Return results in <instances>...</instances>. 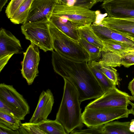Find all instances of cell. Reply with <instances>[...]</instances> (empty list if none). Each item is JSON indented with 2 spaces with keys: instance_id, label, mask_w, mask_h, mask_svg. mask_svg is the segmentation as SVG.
<instances>
[{
  "instance_id": "1",
  "label": "cell",
  "mask_w": 134,
  "mask_h": 134,
  "mask_svg": "<svg viewBox=\"0 0 134 134\" xmlns=\"http://www.w3.org/2000/svg\"><path fill=\"white\" fill-rule=\"evenodd\" d=\"M52 57L54 71L74 85L81 103L86 100L96 99L104 94L88 62H77L67 58L53 50Z\"/></svg>"
},
{
  "instance_id": "2",
  "label": "cell",
  "mask_w": 134,
  "mask_h": 134,
  "mask_svg": "<svg viewBox=\"0 0 134 134\" xmlns=\"http://www.w3.org/2000/svg\"><path fill=\"white\" fill-rule=\"evenodd\" d=\"M63 79V93L55 120L62 125L68 134L76 129H81L83 124L77 89L70 81Z\"/></svg>"
},
{
  "instance_id": "3",
  "label": "cell",
  "mask_w": 134,
  "mask_h": 134,
  "mask_svg": "<svg viewBox=\"0 0 134 134\" xmlns=\"http://www.w3.org/2000/svg\"><path fill=\"white\" fill-rule=\"evenodd\" d=\"M49 28L55 51L67 58L81 62L89 61V55L78 42L59 30L50 21Z\"/></svg>"
},
{
  "instance_id": "4",
  "label": "cell",
  "mask_w": 134,
  "mask_h": 134,
  "mask_svg": "<svg viewBox=\"0 0 134 134\" xmlns=\"http://www.w3.org/2000/svg\"><path fill=\"white\" fill-rule=\"evenodd\" d=\"M130 110L126 107L98 109L85 108L82 113L83 123L88 127H94L121 118H127Z\"/></svg>"
},
{
  "instance_id": "5",
  "label": "cell",
  "mask_w": 134,
  "mask_h": 134,
  "mask_svg": "<svg viewBox=\"0 0 134 134\" xmlns=\"http://www.w3.org/2000/svg\"><path fill=\"white\" fill-rule=\"evenodd\" d=\"M99 11L82 7L68 6L57 3L52 15L66 18L77 27L95 22Z\"/></svg>"
},
{
  "instance_id": "6",
  "label": "cell",
  "mask_w": 134,
  "mask_h": 134,
  "mask_svg": "<svg viewBox=\"0 0 134 134\" xmlns=\"http://www.w3.org/2000/svg\"><path fill=\"white\" fill-rule=\"evenodd\" d=\"M49 21L43 20L24 23L21 26V32L26 39L45 52L54 50Z\"/></svg>"
},
{
  "instance_id": "7",
  "label": "cell",
  "mask_w": 134,
  "mask_h": 134,
  "mask_svg": "<svg viewBox=\"0 0 134 134\" xmlns=\"http://www.w3.org/2000/svg\"><path fill=\"white\" fill-rule=\"evenodd\" d=\"M130 96L116 87L104 93L99 97L91 102L85 107L98 109L118 107H127Z\"/></svg>"
},
{
  "instance_id": "8",
  "label": "cell",
  "mask_w": 134,
  "mask_h": 134,
  "mask_svg": "<svg viewBox=\"0 0 134 134\" xmlns=\"http://www.w3.org/2000/svg\"><path fill=\"white\" fill-rule=\"evenodd\" d=\"M20 42L10 32L3 28L0 31V72L14 54H21Z\"/></svg>"
},
{
  "instance_id": "9",
  "label": "cell",
  "mask_w": 134,
  "mask_h": 134,
  "mask_svg": "<svg viewBox=\"0 0 134 134\" xmlns=\"http://www.w3.org/2000/svg\"><path fill=\"white\" fill-rule=\"evenodd\" d=\"M38 47L31 42L24 53V58L21 63V73L29 85L32 84L39 73L38 67L40 58Z\"/></svg>"
},
{
  "instance_id": "10",
  "label": "cell",
  "mask_w": 134,
  "mask_h": 134,
  "mask_svg": "<svg viewBox=\"0 0 134 134\" xmlns=\"http://www.w3.org/2000/svg\"><path fill=\"white\" fill-rule=\"evenodd\" d=\"M101 6L108 17L125 19L134 18V0H105Z\"/></svg>"
},
{
  "instance_id": "11",
  "label": "cell",
  "mask_w": 134,
  "mask_h": 134,
  "mask_svg": "<svg viewBox=\"0 0 134 134\" xmlns=\"http://www.w3.org/2000/svg\"><path fill=\"white\" fill-rule=\"evenodd\" d=\"M57 2V0H34L28 16L23 24L49 21Z\"/></svg>"
},
{
  "instance_id": "12",
  "label": "cell",
  "mask_w": 134,
  "mask_h": 134,
  "mask_svg": "<svg viewBox=\"0 0 134 134\" xmlns=\"http://www.w3.org/2000/svg\"><path fill=\"white\" fill-rule=\"evenodd\" d=\"M0 99L26 115L30 113V107L27 103L12 85L0 84Z\"/></svg>"
},
{
  "instance_id": "13",
  "label": "cell",
  "mask_w": 134,
  "mask_h": 134,
  "mask_svg": "<svg viewBox=\"0 0 134 134\" xmlns=\"http://www.w3.org/2000/svg\"><path fill=\"white\" fill-rule=\"evenodd\" d=\"M54 102V97L51 90L48 89L43 91L40 94L36 108L29 122L37 124L47 120Z\"/></svg>"
},
{
  "instance_id": "14",
  "label": "cell",
  "mask_w": 134,
  "mask_h": 134,
  "mask_svg": "<svg viewBox=\"0 0 134 134\" xmlns=\"http://www.w3.org/2000/svg\"><path fill=\"white\" fill-rule=\"evenodd\" d=\"M100 25L107 27L134 41V22L111 17L103 18Z\"/></svg>"
},
{
  "instance_id": "15",
  "label": "cell",
  "mask_w": 134,
  "mask_h": 134,
  "mask_svg": "<svg viewBox=\"0 0 134 134\" xmlns=\"http://www.w3.org/2000/svg\"><path fill=\"white\" fill-rule=\"evenodd\" d=\"M91 27L97 35L102 40L110 39L119 41L134 49V41L120 33L101 25L93 23Z\"/></svg>"
},
{
  "instance_id": "16",
  "label": "cell",
  "mask_w": 134,
  "mask_h": 134,
  "mask_svg": "<svg viewBox=\"0 0 134 134\" xmlns=\"http://www.w3.org/2000/svg\"><path fill=\"white\" fill-rule=\"evenodd\" d=\"M49 21L63 33L78 42L80 37L77 27L69 20L64 18L52 15Z\"/></svg>"
},
{
  "instance_id": "17",
  "label": "cell",
  "mask_w": 134,
  "mask_h": 134,
  "mask_svg": "<svg viewBox=\"0 0 134 134\" xmlns=\"http://www.w3.org/2000/svg\"><path fill=\"white\" fill-rule=\"evenodd\" d=\"M130 122L111 121L103 125V134H133L129 130Z\"/></svg>"
},
{
  "instance_id": "18",
  "label": "cell",
  "mask_w": 134,
  "mask_h": 134,
  "mask_svg": "<svg viewBox=\"0 0 134 134\" xmlns=\"http://www.w3.org/2000/svg\"><path fill=\"white\" fill-rule=\"evenodd\" d=\"M91 24L85 25L77 28L80 37L99 47L102 52L104 49L102 41L92 29L91 26Z\"/></svg>"
},
{
  "instance_id": "19",
  "label": "cell",
  "mask_w": 134,
  "mask_h": 134,
  "mask_svg": "<svg viewBox=\"0 0 134 134\" xmlns=\"http://www.w3.org/2000/svg\"><path fill=\"white\" fill-rule=\"evenodd\" d=\"M34 0H25L9 19L15 24H23L26 19Z\"/></svg>"
},
{
  "instance_id": "20",
  "label": "cell",
  "mask_w": 134,
  "mask_h": 134,
  "mask_svg": "<svg viewBox=\"0 0 134 134\" xmlns=\"http://www.w3.org/2000/svg\"><path fill=\"white\" fill-rule=\"evenodd\" d=\"M89 68L104 93L116 87L114 83L109 79L96 66L92 64L91 62H88Z\"/></svg>"
},
{
  "instance_id": "21",
  "label": "cell",
  "mask_w": 134,
  "mask_h": 134,
  "mask_svg": "<svg viewBox=\"0 0 134 134\" xmlns=\"http://www.w3.org/2000/svg\"><path fill=\"white\" fill-rule=\"evenodd\" d=\"M104 49L102 52L109 51L122 56L128 51L133 49L122 42L111 39L102 40Z\"/></svg>"
},
{
  "instance_id": "22",
  "label": "cell",
  "mask_w": 134,
  "mask_h": 134,
  "mask_svg": "<svg viewBox=\"0 0 134 134\" xmlns=\"http://www.w3.org/2000/svg\"><path fill=\"white\" fill-rule=\"evenodd\" d=\"M37 124L46 134H67L62 125L55 120L47 119Z\"/></svg>"
},
{
  "instance_id": "23",
  "label": "cell",
  "mask_w": 134,
  "mask_h": 134,
  "mask_svg": "<svg viewBox=\"0 0 134 134\" xmlns=\"http://www.w3.org/2000/svg\"><path fill=\"white\" fill-rule=\"evenodd\" d=\"M122 56L112 52H102V58L98 62L94 61L97 64L110 66H119L121 65Z\"/></svg>"
},
{
  "instance_id": "24",
  "label": "cell",
  "mask_w": 134,
  "mask_h": 134,
  "mask_svg": "<svg viewBox=\"0 0 134 134\" xmlns=\"http://www.w3.org/2000/svg\"><path fill=\"white\" fill-rule=\"evenodd\" d=\"M78 42L88 54L89 61L98 62L100 60L102 51L99 47L82 38H80Z\"/></svg>"
},
{
  "instance_id": "25",
  "label": "cell",
  "mask_w": 134,
  "mask_h": 134,
  "mask_svg": "<svg viewBox=\"0 0 134 134\" xmlns=\"http://www.w3.org/2000/svg\"><path fill=\"white\" fill-rule=\"evenodd\" d=\"M0 123L15 131L18 129L21 124V120L1 112H0Z\"/></svg>"
},
{
  "instance_id": "26",
  "label": "cell",
  "mask_w": 134,
  "mask_h": 134,
  "mask_svg": "<svg viewBox=\"0 0 134 134\" xmlns=\"http://www.w3.org/2000/svg\"><path fill=\"white\" fill-rule=\"evenodd\" d=\"M93 64L96 65L104 74L116 86L118 83V78L116 69L110 66L100 65L95 63L94 61H90Z\"/></svg>"
},
{
  "instance_id": "27",
  "label": "cell",
  "mask_w": 134,
  "mask_h": 134,
  "mask_svg": "<svg viewBox=\"0 0 134 134\" xmlns=\"http://www.w3.org/2000/svg\"><path fill=\"white\" fill-rule=\"evenodd\" d=\"M0 112L9 114L21 120H24L26 116L23 113L9 105L1 99Z\"/></svg>"
},
{
  "instance_id": "28",
  "label": "cell",
  "mask_w": 134,
  "mask_h": 134,
  "mask_svg": "<svg viewBox=\"0 0 134 134\" xmlns=\"http://www.w3.org/2000/svg\"><path fill=\"white\" fill-rule=\"evenodd\" d=\"M57 3L64 4L69 6L80 7L90 9L97 3L93 0H61Z\"/></svg>"
},
{
  "instance_id": "29",
  "label": "cell",
  "mask_w": 134,
  "mask_h": 134,
  "mask_svg": "<svg viewBox=\"0 0 134 134\" xmlns=\"http://www.w3.org/2000/svg\"><path fill=\"white\" fill-rule=\"evenodd\" d=\"M20 127L26 131L27 134H46L37 124L25 122L21 124Z\"/></svg>"
},
{
  "instance_id": "30",
  "label": "cell",
  "mask_w": 134,
  "mask_h": 134,
  "mask_svg": "<svg viewBox=\"0 0 134 134\" xmlns=\"http://www.w3.org/2000/svg\"><path fill=\"white\" fill-rule=\"evenodd\" d=\"M25 0H11L5 10L7 17L9 19L19 6Z\"/></svg>"
},
{
  "instance_id": "31",
  "label": "cell",
  "mask_w": 134,
  "mask_h": 134,
  "mask_svg": "<svg viewBox=\"0 0 134 134\" xmlns=\"http://www.w3.org/2000/svg\"><path fill=\"white\" fill-rule=\"evenodd\" d=\"M103 125L98 126L89 127L87 129L83 130H74L72 131L70 134H103Z\"/></svg>"
},
{
  "instance_id": "32",
  "label": "cell",
  "mask_w": 134,
  "mask_h": 134,
  "mask_svg": "<svg viewBox=\"0 0 134 134\" xmlns=\"http://www.w3.org/2000/svg\"><path fill=\"white\" fill-rule=\"evenodd\" d=\"M121 65L127 68L134 65V55L125 53L122 56Z\"/></svg>"
},
{
  "instance_id": "33",
  "label": "cell",
  "mask_w": 134,
  "mask_h": 134,
  "mask_svg": "<svg viewBox=\"0 0 134 134\" xmlns=\"http://www.w3.org/2000/svg\"><path fill=\"white\" fill-rule=\"evenodd\" d=\"M18 134L17 130H14L9 127L0 123V134Z\"/></svg>"
},
{
  "instance_id": "34",
  "label": "cell",
  "mask_w": 134,
  "mask_h": 134,
  "mask_svg": "<svg viewBox=\"0 0 134 134\" xmlns=\"http://www.w3.org/2000/svg\"><path fill=\"white\" fill-rule=\"evenodd\" d=\"M128 88L132 96H134V78L129 83Z\"/></svg>"
},
{
  "instance_id": "35",
  "label": "cell",
  "mask_w": 134,
  "mask_h": 134,
  "mask_svg": "<svg viewBox=\"0 0 134 134\" xmlns=\"http://www.w3.org/2000/svg\"><path fill=\"white\" fill-rule=\"evenodd\" d=\"M8 0H0V12L2 11L4 6L7 3Z\"/></svg>"
},
{
  "instance_id": "36",
  "label": "cell",
  "mask_w": 134,
  "mask_h": 134,
  "mask_svg": "<svg viewBox=\"0 0 134 134\" xmlns=\"http://www.w3.org/2000/svg\"><path fill=\"white\" fill-rule=\"evenodd\" d=\"M129 104L131 106V109H130V114H132L134 116V103H132L130 100Z\"/></svg>"
},
{
  "instance_id": "37",
  "label": "cell",
  "mask_w": 134,
  "mask_h": 134,
  "mask_svg": "<svg viewBox=\"0 0 134 134\" xmlns=\"http://www.w3.org/2000/svg\"><path fill=\"white\" fill-rule=\"evenodd\" d=\"M126 53L134 55V49L131 50L126 52Z\"/></svg>"
},
{
  "instance_id": "38",
  "label": "cell",
  "mask_w": 134,
  "mask_h": 134,
  "mask_svg": "<svg viewBox=\"0 0 134 134\" xmlns=\"http://www.w3.org/2000/svg\"><path fill=\"white\" fill-rule=\"evenodd\" d=\"M130 100L134 101V96H130Z\"/></svg>"
},
{
  "instance_id": "39",
  "label": "cell",
  "mask_w": 134,
  "mask_h": 134,
  "mask_svg": "<svg viewBox=\"0 0 134 134\" xmlns=\"http://www.w3.org/2000/svg\"><path fill=\"white\" fill-rule=\"evenodd\" d=\"M125 20H127L131 21H133V22H134V18H132V19H126Z\"/></svg>"
},
{
  "instance_id": "40",
  "label": "cell",
  "mask_w": 134,
  "mask_h": 134,
  "mask_svg": "<svg viewBox=\"0 0 134 134\" xmlns=\"http://www.w3.org/2000/svg\"><path fill=\"white\" fill-rule=\"evenodd\" d=\"M94 1H95L96 3L99 2H103L105 0H93Z\"/></svg>"
},
{
  "instance_id": "41",
  "label": "cell",
  "mask_w": 134,
  "mask_h": 134,
  "mask_svg": "<svg viewBox=\"0 0 134 134\" xmlns=\"http://www.w3.org/2000/svg\"><path fill=\"white\" fill-rule=\"evenodd\" d=\"M130 123L134 125V119L132 120L131 122H130Z\"/></svg>"
},
{
  "instance_id": "42",
  "label": "cell",
  "mask_w": 134,
  "mask_h": 134,
  "mask_svg": "<svg viewBox=\"0 0 134 134\" xmlns=\"http://www.w3.org/2000/svg\"><path fill=\"white\" fill-rule=\"evenodd\" d=\"M61 0H57V3H58V2H59L61 1Z\"/></svg>"
}]
</instances>
